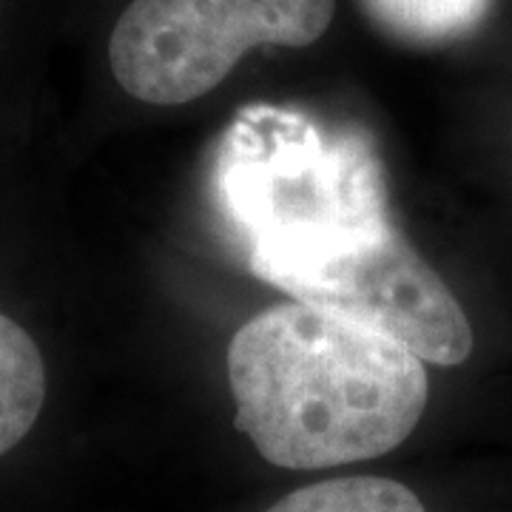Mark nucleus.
Returning a JSON list of instances; mask_svg holds the SVG:
<instances>
[{
  "mask_svg": "<svg viewBox=\"0 0 512 512\" xmlns=\"http://www.w3.org/2000/svg\"><path fill=\"white\" fill-rule=\"evenodd\" d=\"M214 191L248 271L313 308H330L404 242L367 137L296 111L242 109L222 137Z\"/></svg>",
  "mask_w": 512,
  "mask_h": 512,
  "instance_id": "obj_1",
  "label": "nucleus"
},
{
  "mask_svg": "<svg viewBox=\"0 0 512 512\" xmlns=\"http://www.w3.org/2000/svg\"><path fill=\"white\" fill-rule=\"evenodd\" d=\"M390 35L413 43H447L473 32L490 0H362Z\"/></svg>",
  "mask_w": 512,
  "mask_h": 512,
  "instance_id": "obj_6",
  "label": "nucleus"
},
{
  "mask_svg": "<svg viewBox=\"0 0 512 512\" xmlns=\"http://www.w3.org/2000/svg\"><path fill=\"white\" fill-rule=\"evenodd\" d=\"M333 12L336 0H131L111 29V74L143 103L183 106L256 46L316 43Z\"/></svg>",
  "mask_w": 512,
  "mask_h": 512,
  "instance_id": "obj_3",
  "label": "nucleus"
},
{
  "mask_svg": "<svg viewBox=\"0 0 512 512\" xmlns=\"http://www.w3.org/2000/svg\"><path fill=\"white\" fill-rule=\"evenodd\" d=\"M49 393L46 359L32 333L0 311V456L32 433Z\"/></svg>",
  "mask_w": 512,
  "mask_h": 512,
  "instance_id": "obj_4",
  "label": "nucleus"
},
{
  "mask_svg": "<svg viewBox=\"0 0 512 512\" xmlns=\"http://www.w3.org/2000/svg\"><path fill=\"white\" fill-rule=\"evenodd\" d=\"M225 367L237 427L259 456L285 470H328L396 450L430 396L413 350L305 302L248 319Z\"/></svg>",
  "mask_w": 512,
  "mask_h": 512,
  "instance_id": "obj_2",
  "label": "nucleus"
},
{
  "mask_svg": "<svg viewBox=\"0 0 512 512\" xmlns=\"http://www.w3.org/2000/svg\"><path fill=\"white\" fill-rule=\"evenodd\" d=\"M265 512H424V504L393 478L348 476L302 487Z\"/></svg>",
  "mask_w": 512,
  "mask_h": 512,
  "instance_id": "obj_5",
  "label": "nucleus"
}]
</instances>
